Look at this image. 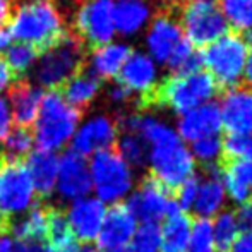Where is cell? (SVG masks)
Masks as SVG:
<instances>
[{
  "label": "cell",
  "instance_id": "cell-1",
  "mask_svg": "<svg viewBox=\"0 0 252 252\" xmlns=\"http://www.w3.org/2000/svg\"><path fill=\"white\" fill-rule=\"evenodd\" d=\"M117 124L124 132L136 134L146 143L151 177L166 189H179L186 180L194 177L196 161L190 150L168 124L144 113H130Z\"/></svg>",
  "mask_w": 252,
  "mask_h": 252
},
{
  "label": "cell",
  "instance_id": "cell-2",
  "mask_svg": "<svg viewBox=\"0 0 252 252\" xmlns=\"http://www.w3.org/2000/svg\"><path fill=\"white\" fill-rule=\"evenodd\" d=\"M7 34L19 43H26L38 55L55 47L65 36L63 21L50 0H26L10 14Z\"/></svg>",
  "mask_w": 252,
  "mask_h": 252
},
{
  "label": "cell",
  "instance_id": "cell-3",
  "mask_svg": "<svg viewBox=\"0 0 252 252\" xmlns=\"http://www.w3.org/2000/svg\"><path fill=\"white\" fill-rule=\"evenodd\" d=\"M218 93L213 77L206 70L190 76H166L156 83L155 90L146 98L143 108H168L177 115H186L190 110L208 103Z\"/></svg>",
  "mask_w": 252,
  "mask_h": 252
},
{
  "label": "cell",
  "instance_id": "cell-4",
  "mask_svg": "<svg viewBox=\"0 0 252 252\" xmlns=\"http://www.w3.org/2000/svg\"><path fill=\"white\" fill-rule=\"evenodd\" d=\"M79 120L81 110L70 106L59 91L45 93L33 134L38 150L53 153L62 148L76 134Z\"/></svg>",
  "mask_w": 252,
  "mask_h": 252
},
{
  "label": "cell",
  "instance_id": "cell-5",
  "mask_svg": "<svg viewBox=\"0 0 252 252\" xmlns=\"http://www.w3.org/2000/svg\"><path fill=\"white\" fill-rule=\"evenodd\" d=\"M247 52L249 45L244 41L240 33L235 31H228L201 50L202 62L208 69L206 72L213 77L220 94H225L240 86Z\"/></svg>",
  "mask_w": 252,
  "mask_h": 252
},
{
  "label": "cell",
  "instance_id": "cell-6",
  "mask_svg": "<svg viewBox=\"0 0 252 252\" xmlns=\"http://www.w3.org/2000/svg\"><path fill=\"white\" fill-rule=\"evenodd\" d=\"M84 67V45L79 38L65 34L60 43L41 53L33 70L38 88L59 91L74 74Z\"/></svg>",
  "mask_w": 252,
  "mask_h": 252
},
{
  "label": "cell",
  "instance_id": "cell-7",
  "mask_svg": "<svg viewBox=\"0 0 252 252\" xmlns=\"http://www.w3.org/2000/svg\"><path fill=\"white\" fill-rule=\"evenodd\" d=\"M179 24L182 33L196 50H202L230 31L218 2L184 0L179 3Z\"/></svg>",
  "mask_w": 252,
  "mask_h": 252
},
{
  "label": "cell",
  "instance_id": "cell-8",
  "mask_svg": "<svg viewBox=\"0 0 252 252\" xmlns=\"http://www.w3.org/2000/svg\"><path fill=\"white\" fill-rule=\"evenodd\" d=\"M90 175L98 199L103 204H117L134 189L132 168L124 161L117 150L94 153L90 163Z\"/></svg>",
  "mask_w": 252,
  "mask_h": 252
},
{
  "label": "cell",
  "instance_id": "cell-9",
  "mask_svg": "<svg viewBox=\"0 0 252 252\" xmlns=\"http://www.w3.org/2000/svg\"><path fill=\"white\" fill-rule=\"evenodd\" d=\"M34 189L26 165L21 159L0 155V211L9 220L31 208Z\"/></svg>",
  "mask_w": 252,
  "mask_h": 252
},
{
  "label": "cell",
  "instance_id": "cell-10",
  "mask_svg": "<svg viewBox=\"0 0 252 252\" xmlns=\"http://www.w3.org/2000/svg\"><path fill=\"white\" fill-rule=\"evenodd\" d=\"M113 0H86L76 14V33L81 43L90 50H96L112 41Z\"/></svg>",
  "mask_w": 252,
  "mask_h": 252
},
{
  "label": "cell",
  "instance_id": "cell-11",
  "mask_svg": "<svg viewBox=\"0 0 252 252\" xmlns=\"http://www.w3.org/2000/svg\"><path fill=\"white\" fill-rule=\"evenodd\" d=\"M126 206L141 223H158L179 209L172 190L153 177L141 180L139 187L129 196Z\"/></svg>",
  "mask_w": 252,
  "mask_h": 252
},
{
  "label": "cell",
  "instance_id": "cell-12",
  "mask_svg": "<svg viewBox=\"0 0 252 252\" xmlns=\"http://www.w3.org/2000/svg\"><path fill=\"white\" fill-rule=\"evenodd\" d=\"M177 10H179V3L165 5L155 16L150 31H148V48L155 60L161 63L168 62L172 52L184 38Z\"/></svg>",
  "mask_w": 252,
  "mask_h": 252
},
{
  "label": "cell",
  "instance_id": "cell-13",
  "mask_svg": "<svg viewBox=\"0 0 252 252\" xmlns=\"http://www.w3.org/2000/svg\"><path fill=\"white\" fill-rule=\"evenodd\" d=\"M57 189L63 199H81L93 189L90 175V165L79 153L69 150L59 158Z\"/></svg>",
  "mask_w": 252,
  "mask_h": 252
},
{
  "label": "cell",
  "instance_id": "cell-14",
  "mask_svg": "<svg viewBox=\"0 0 252 252\" xmlns=\"http://www.w3.org/2000/svg\"><path fill=\"white\" fill-rule=\"evenodd\" d=\"M119 139V124L108 115H96L76 130L72 151L79 155H94L98 151L112 150Z\"/></svg>",
  "mask_w": 252,
  "mask_h": 252
},
{
  "label": "cell",
  "instance_id": "cell-15",
  "mask_svg": "<svg viewBox=\"0 0 252 252\" xmlns=\"http://www.w3.org/2000/svg\"><path fill=\"white\" fill-rule=\"evenodd\" d=\"M117 84L124 86L130 94H137V108H143V103L151 94L156 86V69L155 63L144 53L134 52L127 59L119 76L115 77Z\"/></svg>",
  "mask_w": 252,
  "mask_h": 252
},
{
  "label": "cell",
  "instance_id": "cell-16",
  "mask_svg": "<svg viewBox=\"0 0 252 252\" xmlns=\"http://www.w3.org/2000/svg\"><path fill=\"white\" fill-rule=\"evenodd\" d=\"M106 208L98 197H81L72 202L67 213V223L72 237L79 242L90 244L98 237Z\"/></svg>",
  "mask_w": 252,
  "mask_h": 252
},
{
  "label": "cell",
  "instance_id": "cell-17",
  "mask_svg": "<svg viewBox=\"0 0 252 252\" xmlns=\"http://www.w3.org/2000/svg\"><path fill=\"white\" fill-rule=\"evenodd\" d=\"M136 216L130 213V209L124 202H117L105 213L100 233L96 237L98 247L106 252L127 246L136 233Z\"/></svg>",
  "mask_w": 252,
  "mask_h": 252
},
{
  "label": "cell",
  "instance_id": "cell-18",
  "mask_svg": "<svg viewBox=\"0 0 252 252\" xmlns=\"http://www.w3.org/2000/svg\"><path fill=\"white\" fill-rule=\"evenodd\" d=\"M220 113L226 134L252 132V88L237 86L223 94Z\"/></svg>",
  "mask_w": 252,
  "mask_h": 252
},
{
  "label": "cell",
  "instance_id": "cell-19",
  "mask_svg": "<svg viewBox=\"0 0 252 252\" xmlns=\"http://www.w3.org/2000/svg\"><path fill=\"white\" fill-rule=\"evenodd\" d=\"M221 113L220 105L215 101H208L189 113L180 117L177 124V134L184 143H194L202 137L218 136L221 130Z\"/></svg>",
  "mask_w": 252,
  "mask_h": 252
},
{
  "label": "cell",
  "instance_id": "cell-20",
  "mask_svg": "<svg viewBox=\"0 0 252 252\" xmlns=\"http://www.w3.org/2000/svg\"><path fill=\"white\" fill-rule=\"evenodd\" d=\"M225 202L226 192L221 182V166H208L197 186V196L192 206L194 213L199 220H209L223 211Z\"/></svg>",
  "mask_w": 252,
  "mask_h": 252
},
{
  "label": "cell",
  "instance_id": "cell-21",
  "mask_svg": "<svg viewBox=\"0 0 252 252\" xmlns=\"http://www.w3.org/2000/svg\"><path fill=\"white\" fill-rule=\"evenodd\" d=\"M26 170L30 173L34 192L41 201H47L53 194L57 186V172H59V158L52 151L36 150L26 156Z\"/></svg>",
  "mask_w": 252,
  "mask_h": 252
},
{
  "label": "cell",
  "instance_id": "cell-22",
  "mask_svg": "<svg viewBox=\"0 0 252 252\" xmlns=\"http://www.w3.org/2000/svg\"><path fill=\"white\" fill-rule=\"evenodd\" d=\"M41 98H43L41 88L33 86L26 81H19L14 84L10 90L9 105L12 112V120H16L17 126L30 129V126L36 122Z\"/></svg>",
  "mask_w": 252,
  "mask_h": 252
},
{
  "label": "cell",
  "instance_id": "cell-23",
  "mask_svg": "<svg viewBox=\"0 0 252 252\" xmlns=\"http://www.w3.org/2000/svg\"><path fill=\"white\" fill-rule=\"evenodd\" d=\"M221 182L233 204H246L252 197V159H233L221 166Z\"/></svg>",
  "mask_w": 252,
  "mask_h": 252
},
{
  "label": "cell",
  "instance_id": "cell-24",
  "mask_svg": "<svg viewBox=\"0 0 252 252\" xmlns=\"http://www.w3.org/2000/svg\"><path fill=\"white\" fill-rule=\"evenodd\" d=\"M101 88V79L91 69H81L59 90L62 98L70 106L83 110L96 98Z\"/></svg>",
  "mask_w": 252,
  "mask_h": 252
},
{
  "label": "cell",
  "instance_id": "cell-25",
  "mask_svg": "<svg viewBox=\"0 0 252 252\" xmlns=\"http://www.w3.org/2000/svg\"><path fill=\"white\" fill-rule=\"evenodd\" d=\"M161 233V247L159 252H186L192 233V220L187 213L177 211L170 213L159 226Z\"/></svg>",
  "mask_w": 252,
  "mask_h": 252
},
{
  "label": "cell",
  "instance_id": "cell-26",
  "mask_svg": "<svg viewBox=\"0 0 252 252\" xmlns=\"http://www.w3.org/2000/svg\"><path fill=\"white\" fill-rule=\"evenodd\" d=\"M113 26L122 34H134L144 28L151 16L148 0H113Z\"/></svg>",
  "mask_w": 252,
  "mask_h": 252
},
{
  "label": "cell",
  "instance_id": "cell-27",
  "mask_svg": "<svg viewBox=\"0 0 252 252\" xmlns=\"http://www.w3.org/2000/svg\"><path fill=\"white\" fill-rule=\"evenodd\" d=\"M132 53V48L124 43H108L100 47L93 50L91 55V70L100 79H115Z\"/></svg>",
  "mask_w": 252,
  "mask_h": 252
},
{
  "label": "cell",
  "instance_id": "cell-28",
  "mask_svg": "<svg viewBox=\"0 0 252 252\" xmlns=\"http://www.w3.org/2000/svg\"><path fill=\"white\" fill-rule=\"evenodd\" d=\"M240 223L237 213L232 209H223L211 221V235L216 252H228L232 244L240 233Z\"/></svg>",
  "mask_w": 252,
  "mask_h": 252
},
{
  "label": "cell",
  "instance_id": "cell-29",
  "mask_svg": "<svg viewBox=\"0 0 252 252\" xmlns=\"http://www.w3.org/2000/svg\"><path fill=\"white\" fill-rule=\"evenodd\" d=\"M38 57L40 55H38V52L33 47L16 41L12 45H7L3 60L9 65V69L12 70L16 83H19V81H24V76L33 67V63L38 60Z\"/></svg>",
  "mask_w": 252,
  "mask_h": 252
},
{
  "label": "cell",
  "instance_id": "cell-30",
  "mask_svg": "<svg viewBox=\"0 0 252 252\" xmlns=\"http://www.w3.org/2000/svg\"><path fill=\"white\" fill-rule=\"evenodd\" d=\"M218 7L230 31L242 33L252 28V0H218Z\"/></svg>",
  "mask_w": 252,
  "mask_h": 252
},
{
  "label": "cell",
  "instance_id": "cell-31",
  "mask_svg": "<svg viewBox=\"0 0 252 252\" xmlns=\"http://www.w3.org/2000/svg\"><path fill=\"white\" fill-rule=\"evenodd\" d=\"M117 141H119L117 153L122 156V159L130 166V168H132V166L143 168V166L146 165L148 163V146L139 136L124 132Z\"/></svg>",
  "mask_w": 252,
  "mask_h": 252
},
{
  "label": "cell",
  "instance_id": "cell-32",
  "mask_svg": "<svg viewBox=\"0 0 252 252\" xmlns=\"http://www.w3.org/2000/svg\"><path fill=\"white\" fill-rule=\"evenodd\" d=\"M34 137L31 134L30 129L26 127H14L9 132V136L3 141V146H5V156L12 159H21L23 161V156H28L33 148Z\"/></svg>",
  "mask_w": 252,
  "mask_h": 252
},
{
  "label": "cell",
  "instance_id": "cell-33",
  "mask_svg": "<svg viewBox=\"0 0 252 252\" xmlns=\"http://www.w3.org/2000/svg\"><path fill=\"white\" fill-rule=\"evenodd\" d=\"M48 211V228H47V242L48 246H59L72 240L69 223H67L65 213L55 206H47Z\"/></svg>",
  "mask_w": 252,
  "mask_h": 252
},
{
  "label": "cell",
  "instance_id": "cell-34",
  "mask_svg": "<svg viewBox=\"0 0 252 252\" xmlns=\"http://www.w3.org/2000/svg\"><path fill=\"white\" fill-rule=\"evenodd\" d=\"M161 247V233L158 223H141L139 228L130 239L132 252H159Z\"/></svg>",
  "mask_w": 252,
  "mask_h": 252
},
{
  "label": "cell",
  "instance_id": "cell-35",
  "mask_svg": "<svg viewBox=\"0 0 252 252\" xmlns=\"http://www.w3.org/2000/svg\"><path fill=\"white\" fill-rule=\"evenodd\" d=\"M190 155H192L194 161H199L206 166L218 165V159L223 158L221 139L218 136H209L194 141L190 146Z\"/></svg>",
  "mask_w": 252,
  "mask_h": 252
},
{
  "label": "cell",
  "instance_id": "cell-36",
  "mask_svg": "<svg viewBox=\"0 0 252 252\" xmlns=\"http://www.w3.org/2000/svg\"><path fill=\"white\" fill-rule=\"evenodd\" d=\"M223 144V159H252V132L246 134H226Z\"/></svg>",
  "mask_w": 252,
  "mask_h": 252
},
{
  "label": "cell",
  "instance_id": "cell-37",
  "mask_svg": "<svg viewBox=\"0 0 252 252\" xmlns=\"http://www.w3.org/2000/svg\"><path fill=\"white\" fill-rule=\"evenodd\" d=\"M186 252H216L211 235V221L209 220H199L192 221V233L190 242Z\"/></svg>",
  "mask_w": 252,
  "mask_h": 252
},
{
  "label": "cell",
  "instance_id": "cell-38",
  "mask_svg": "<svg viewBox=\"0 0 252 252\" xmlns=\"http://www.w3.org/2000/svg\"><path fill=\"white\" fill-rule=\"evenodd\" d=\"M197 186H199V179L190 177L189 180H186V182L177 189L175 204L180 211L187 213L189 209H192L194 201H196V196H197Z\"/></svg>",
  "mask_w": 252,
  "mask_h": 252
},
{
  "label": "cell",
  "instance_id": "cell-39",
  "mask_svg": "<svg viewBox=\"0 0 252 252\" xmlns=\"http://www.w3.org/2000/svg\"><path fill=\"white\" fill-rule=\"evenodd\" d=\"M12 112H10V105L5 98L0 96V141H5L9 132L12 130Z\"/></svg>",
  "mask_w": 252,
  "mask_h": 252
},
{
  "label": "cell",
  "instance_id": "cell-40",
  "mask_svg": "<svg viewBox=\"0 0 252 252\" xmlns=\"http://www.w3.org/2000/svg\"><path fill=\"white\" fill-rule=\"evenodd\" d=\"M228 252H252V228L242 230Z\"/></svg>",
  "mask_w": 252,
  "mask_h": 252
},
{
  "label": "cell",
  "instance_id": "cell-41",
  "mask_svg": "<svg viewBox=\"0 0 252 252\" xmlns=\"http://www.w3.org/2000/svg\"><path fill=\"white\" fill-rule=\"evenodd\" d=\"M12 83H16L12 70L9 69V65L5 63L3 57H0V93H3L5 90H9Z\"/></svg>",
  "mask_w": 252,
  "mask_h": 252
},
{
  "label": "cell",
  "instance_id": "cell-42",
  "mask_svg": "<svg viewBox=\"0 0 252 252\" xmlns=\"http://www.w3.org/2000/svg\"><path fill=\"white\" fill-rule=\"evenodd\" d=\"M86 247H83L79 242L76 240H69L65 244H59V246H47L43 249V252H84Z\"/></svg>",
  "mask_w": 252,
  "mask_h": 252
},
{
  "label": "cell",
  "instance_id": "cell-43",
  "mask_svg": "<svg viewBox=\"0 0 252 252\" xmlns=\"http://www.w3.org/2000/svg\"><path fill=\"white\" fill-rule=\"evenodd\" d=\"M237 218H239L240 226H244V228H252V197L246 204L240 206L239 213H237Z\"/></svg>",
  "mask_w": 252,
  "mask_h": 252
},
{
  "label": "cell",
  "instance_id": "cell-44",
  "mask_svg": "<svg viewBox=\"0 0 252 252\" xmlns=\"http://www.w3.org/2000/svg\"><path fill=\"white\" fill-rule=\"evenodd\" d=\"M130 96H132V94H130L124 86H120V84H115V86L110 90V98H112V101H115V103H126L130 100Z\"/></svg>",
  "mask_w": 252,
  "mask_h": 252
},
{
  "label": "cell",
  "instance_id": "cell-45",
  "mask_svg": "<svg viewBox=\"0 0 252 252\" xmlns=\"http://www.w3.org/2000/svg\"><path fill=\"white\" fill-rule=\"evenodd\" d=\"M244 86L252 88V45L249 47L246 59V65H244Z\"/></svg>",
  "mask_w": 252,
  "mask_h": 252
},
{
  "label": "cell",
  "instance_id": "cell-46",
  "mask_svg": "<svg viewBox=\"0 0 252 252\" xmlns=\"http://www.w3.org/2000/svg\"><path fill=\"white\" fill-rule=\"evenodd\" d=\"M10 10H12V5H10L9 0H0V26L9 23Z\"/></svg>",
  "mask_w": 252,
  "mask_h": 252
},
{
  "label": "cell",
  "instance_id": "cell-47",
  "mask_svg": "<svg viewBox=\"0 0 252 252\" xmlns=\"http://www.w3.org/2000/svg\"><path fill=\"white\" fill-rule=\"evenodd\" d=\"M0 252H14V240L9 233L0 235Z\"/></svg>",
  "mask_w": 252,
  "mask_h": 252
},
{
  "label": "cell",
  "instance_id": "cell-48",
  "mask_svg": "<svg viewBox=\"0 0 252 252\" xmlns=\"http://www.w3.org/2000/svg\"><path fill=\"white\" fill-rule=\"evenodd\" d=\"M9 34H7V30H3L2 26H0V50H5L7 45H9Z\"/></svg>",
  "mask_w": 252,
  "mask_h": 252
},
{
  "label": "cell",
  "instance_id": "cell-49",
  "mask_svg": "<svg viewBox=\"0 0 252 252\" xmlns=\"http://www.w3.org/2000/svg\"><path fill=\"white\" fill-rule=\"evenodd\" d=\"M240 36L244 38V41H246L247 45H252V28H249V30H246V31H242V33H240Z\"/></svg>",
  "mask_w": 252,
  "mask_h": 252
},
{
  "label": "cell",
  "instance_id": "cell-50",
  "mask_svg": "<svg viewBox=\"0 0 252 252\" xmlns=\"http://www.w3.org/2000/svg\"><path fill=\"white\" fill-rule=\"evenodd\" d=\"M106 252H132V251H130V247H129V246H124V247H117V249L106 251Z\"/></svg>",
  "mask_w": 252,
  "mask_h": 252
},
{
  "label": "cell",
  "instance_id": "cell-51",
  "mask_svg": "<svg viewBox=\"0 0 252 252\" xmlns=\"http://www.w3.org/2000/svg\"><path fill=\"white\" fill-rule=\"evenodd\" d=\"M84 252H98V251H94V249H91V247H86V249H84Z\"/></svg>",
  "mask_w": 252,
  "mask_h": 252
}]
</instances>
